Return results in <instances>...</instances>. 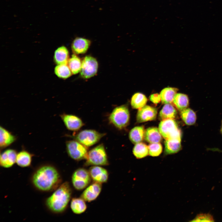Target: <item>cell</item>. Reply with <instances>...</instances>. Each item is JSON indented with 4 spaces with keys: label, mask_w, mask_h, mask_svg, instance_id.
Returning <instances> with one entry per match:
<instances>
[{
    "label": "cell",
    "mask_w": 222,
    "mask_h": 222,
    "mask_svg": "<svg viewBox=\"0 0 222 222\" xmlns=\"http://www.w3.org/2000/svg\"><path fill=\"white\" fill-rule=\"evenodd\" d=\"M17 138L4 127H0V147L3 149L9 146L16 140Z\"/></svg>",
    "instance_id": "obj_16"
},
{
    "label": "cell",
    "mask_w": 222,
    "mask_h": 222,
    "mask_svg": "<svg viewBox=\"0 0 222 222\" xmlns=\"http://www.w3.org/2000/svg\"><path fill=\"white\" fill-rule=\"evenodd\" d=\"M157 113V109L149 105H145L138 109L136 117L137 121L142 123L154 120Z\"/></svg>",
    "instance_id": "obj_11"
},
{
    "label": "cell",
    "mask_w": 222,
    "mask_h": 222,
    "mask_svg": "<svg viewBox=\"0 0 222 222\" xmlns=\"http://www.w3.org/2000/svg\"><path fill=\"white\" fill-rule=\"evenodd\" d=\"M177 112L172 105L165 104L160 111L159 117L162 120L174 119L176 116Z\"/></svg>",
    "instance_id": "obj_23"
},
{
    "label": "cell",
    "mask_w": 222,
    "mask_h": 222,
    "mask_svg": "<svg viewBox=\"0 0 222 222\" xmlns=\"http://www.w3.org/2000/svg\"><path fill=\"white\" fill-rule=\"evenodd\" d=\"M130 113L128 107L125 105L114 108L110 114V122L119 129H122L128 125L130 120Z\"/></svg>",
    "instance_id": "obj_4"
},
{
    "label": "cell",
    "mask_w": 222,
    "mask_h": 222,
    "mask_svg": "<svg viewBox=\"0 0 222 222\" xmlns=\"http://www.w3.org/2000/svg\"><path fill=\"white\" fill-rule=\"evenodd\" d=\"M85 201L81 197L72 198L70 203V208L72 212L77 214L84 212L87 208Z\"/></svg>",
    "instance_id": "obj_22"
},
{
    "label": "cell",
    "mask_w": 222,
    "mask_h": 222,
    "mask_svg": "<svg viewBox=\"0 0 222 222\" xmlns=\"http://www.w3.org/2000/svg\"><path fill=\"white\" fill-rule=\"evenodd\" d=\"M54 72L58 77L62 79L67 78L72 74L68 64L57 65L55 68Z\"/></svg>",
    "instance_id": "obj_30"
},
{
    "label": "cell",
    "mask_w": 222,
    "mask_h": 222,
    "mask_svg": "<svg viewBox=\"0 0 222 222\" xmlns=\"http://www.w3.org/2000/svg\"><path fill=\"white\" fill-rule=\"evenodd\" d=\"M86 160V166L108 165V157L103 144H100L91 150L88 153Z\"/></svg>",
    "instance_id": "obj_5"
},
{
    "label": "cell",
    "mask_w": 222,
    "mask_h": 222,
    "mask_svg": "<svg viewBox=\"0 0 222 222\" xmlns=\"http://www.w3.org/2000/svg\"><path fill=\"white\" fill-rule=\"evenodd\" d=\"M150 100L153 103L157 104L160 102L161 100L160 94L154 93L151 94L150 97Z\"/></svg>",
    "instance_id": "obj_33"
},
{
    "label": "cell",
    "mask_w": 222,
    "mask_h": 222,
    "mask_svg": "<svg viewBox=\"0 0 222 222\" xmlns=\"http://www.w3.org/2000/svg\"><path fill=\"white\" fill-rule=\"evenodd\" d=\"M33 156L28 151L23 149L17 153L16 163L21 167H29L31 165Z\"/></svg>",
    "instance_id": "obj_17"
},
{
    "label": "cell",
    "mask_w": 222,
    "mask_h": 222,
    "mask_svg": "<svg viewBox=\"0 0 222 222\" xmlns=\"http://www.w3.org/2000/svg\"><path fill=\"white\" fill-rule=\"evenodd\" d=\"M69 52L66 47L61 46L58 47L55 51L54 60L57 64H68L69 59Z\"/></svg>",
    "instance_id": "obj_19"
},
{
    "label": "cell",
    "mask_w": 222,
    "mask_h": 222,
    "mask_svg": "<svg viewBox=\"0 0 222 222\" xmlns=\"http://www.w3.org/2000/svg\"><path fill=\"white\" fill-rule=\"evenodd\" d=\"M98 63L96 59L90 56H86L82 61L80 75L85 79L90 78L97 73Z\"/></svg>",
    "instance_id": "obj_9"
},
{
    "label": "cell",
    "mask_w": 222,
    "mask_h": 222,
    "mask_svg": "<svg viewBox=\"0 0 222 222\" xmlns=\"http://www.w3.org/2000/svg\"><path fill=\"white\" fill-rule=\"evenodd\" d=\"M164 154L169 155L178 152L181 149V142L166 140L165 143Z\"/></svg>",
    "instance_id": "obj_25"
},
{
    "label": "cell",
    "mask_w": 222,
    "mask_h": 222,
    "mask_svg": "<svg viewBox=\"0 0 222 222\" xmlns=\"http://www.w3.org/2000/svg\"><path fill=\"white\" fill-rule=\"evenodd\" d=\"M105 135L93 130H82L72 138L87 147H90L98 142Z\"/></svg>",
    "instance_id": "obj_6"
},
{
    "label": "cell",
    "mask_w": 222,
    "mask_h": 222,
    "mask_svg": "<svg viewBox=\"0 0 222 222\" xmlns=\"http://www.w3.org/2000/svg\"><path fill=\"white\" fill-rule=\"evenodd\" d=\"M91 43L88 39L76 37L73 41L72 49L74 54H83L87 51Z\"/></svg>",
    "instance_id": "obj_15"
},
{
    "label": "cell",
    "mask_w": 222,
    "mask_h": 222,
    "mask_svg": "<svg viewBox=\"0 0 222 222\" xmlns=\"http://www.w3.org/2000/svg\"><path fill=\"white\" fill-rule=\"evenodd\" d=\"M180 115L183 121L187 125H193L196 122V114L191 109L187 108L181 111Z\"/></svg>",
    "instance_id": "obj_26"
},
{
    "label": "cell",
    "mask_w": 222,
    "mask_h": 222,
    "mask_svg": "<svg viewBox=\"0 0 222 222\" xmlns=\"http://www.w3.org/2000/svg\"><path fill=\"white\" fill-rule=\"evenodd\" d=\"M147 101V98L144 95L137 93L132 96L131 104L133 108L139 109L145 105Z\"/></svg>",
    "instance_id": "obj_27"
},
{
    "label": "cell",
    "mask_w": 222,
    "mask_h": 222,
    "mask_svg": "<svg viewBox=\"0 0 222 222\" xmlns=\"http://www.w3.org/2000/svg\"><path fill=\"white\" fill-rule=\"evenodd\" d=\"M17 153L13 149H8L1 153L0 165L2 167L9 168L16 163Z\"/></svg>",
    "instance_id": "obj_12"
},
{
    "label": "cell",
    "mask_w": 222,
    "mask_h": 222,
    "mask_svg": "<svg viewBox=\"0 0 222 222\" xmlns=\"http://www.w3.org/2000/svg\"><path fill=\"white\" fill-rule=\"evenodd\" d=\"M62 179L59 171L54 166L44 164L37 168L31 178L33 186L43 192L55 190L61 184Z\"/></svg>",
    "instance_id": "obj_1"
},
{
    "label": "cell",
    "mask_w": 222,
    "mask_h": 222,
    "mask_svg": "<svg viewBox=\"0 0 222 222\" xmlns=\"http://www.w3.org/2000/svg\"><path fill=\"white\" fill-rule=\"evenodd\" d=\"M82 61L75 54L72 55L69 59L68 65L72 74H76L80 72L81 69Z\"/></svg>",
    "instance_id": "obj_28"
},
{
    "label": "cell",
    "mask_w": 222,
    "mask_h": 222,
    "mask_svg": "<svg viewBox=\"0 0 222 222\" xmlns=\"http://www.w3.org/2000/svg\"><path fill=\"white\" fill-rule=\"evenodd\" d=\"M149 154L152 157L159 156L162 151V146L159 143H151L148 146Z\"/></svg>",
    "instance_id": "obj_31"
},
{
    "label": "cell",
    "mask_w": 222,
    "mask_h": 222,
    "mask_svg": "<svg viewBox=\"0 0 222 222\" xmlns=\"http://www.w3.org/2000/svg\"><path fill=\"white\" fill-rule=\"evenodd\" d=\"M144 138L150 144L159 143L162 139V135L158 129L154 127H150L146 130Z\"/></svg>",
    "instance_id": "obj_18"
},
{
    "label": "cell",
    "mask_w": 222,
    "mask_h": 222,
    "mask_svg": "<svg viewBox=\"0 0 222 222\" xmlns=\"http://www.w3.org/2000/svg\"><path fill=\"white\" fill-rule=\"evenodd\" d=\"M159 131L166 140L181 141V133L176 121L173 119L162 120L159 123Z\"/></svg>",
    "instance_id": "obj_3"
},
{
    "label": "cell",
    "mask_w": 222,
    "mask_h": 222,
    "mask_svg": "<svg viewBox=\"0 0 222 222\" xmlns=\"http://www.w3.org/2000/svg\"><path fill=\"white\" fill-rule=\"evenodd\" d=\"M221 131L222 133V125H221Z\"/></svg>",
    "instance_id": "obj_34"
},
{
    "label": "cell",
    "mask_w": 222,
    "mask_h": 222,
    "mask_svg": "<svg viewBox=\"0 0 222 222\" xmlns=\"http://www.w3.org/2000/svg\"><path fill=\"white\" fill-rule=\"evenodd\" d=\"M177 91V88L172 87H167L163 89L160 94L162 103L165 104L173 103Z\"/></svg>",
    "instance_id": "obj_20"
},
{
    "label": "cell",
    "mask_w": 222,
    "mask_h": 222,
    "mask_svg": "<svg viewBox=\"0 0 222 222\" xmlns=\"http://www.w3.org/2000/svg\"><path fill=\"white\" fill-rule=\"evenodd\" d=\"M101 189V183L95 182L86 188L82 194L81 197L85 201H92L98 197Z\"/></svg>",
    "instance_id": "obj_13"
},
{
    "label": "cell",
    "mask_w": 222,
    "mask_h": 222,
    "mask_svg": "<svg viewBox=\"0 0 222 222\" xmlns=\"http://www.w3.org/2000/svg\"><path fill=\"white\" fill-rule=\"evenodd\" d=\"M145 131L142 126L135 127L133 128L129 134V138L134 144L141 142L144 138Z\"/></svg>",
    "instance_id": "obj_21"
},
{
    "label": "cell",
    "mask_w": 222,
    "mask_h": 222,
    "mask_svg": "<svg viewBox=\"0 0 222 222\" xmlns=\"http://www.w3.org/2000/svg\"><path fill=\"white\" fill-rule=\"evenodd\" d=\"M46 199L45 204L52 212L60 214L67 207L71 199L72 190L68 182L62 183Z\"/></svg>",
    "instance_id": "obj_2"
},
{
    "label": "cell",
    "mask_w": 222,
    "mask_h": 222,
    "mask_svg": "<svg viewBox=\"0 0 222 222\" xmlns=\"http://www.w3.org/2000/svg\"><path fill=\"white\" fill-rule=\"evenodd\" d=\"M133 152L137 158H144L149 154L148 146L141 142L137 143L133 148Z\"/></svg>",
    "instance_id": "obj_29"
},
{
    "label": "cell",
    "mask_w": 222,
    "mask_h": 222,
    "mask_svg": "<svg viewBox=\"0 0 222 222\" xmlns=\"http://www.w3.org/2000/svg\"><path fill=\"white\" fill-rule=\"evenodd\" d=\"M66 146L67 153L72 158L76 161L86 159L88 153L87 147L78 141H67Z\"/></svg>",
    "instance_id": "obj_7"
},
{
    "label": "cell",
    "mask_w": 222,
    "mask_h": 222,
    "mask_svg": "<svg viewBox=\"0 0 222 222\" xmlns=\"http://www.w3.org/2000/svg\"><path fill=\"white\" fill-rule=\"evenodd\" d=\"M92 179L89 171L83 168H79L74 171L72 176V182L76 190H82L90 183Z\"/></svg>",
    "instance_id": "obj_8"
},
{
    "label": "cell",
    "mask_w": 222,
    "mask_h": 222,
    "mask_svg": "<svg viewBox=\"0 0 222 222\" xmlns=\"http://www.w3.org/2000/svg\"><path fill=\"white\" fill-rule=\"evenodd\" d=\"M173 103L179 110L182 111L187 108L189 100L187 95L181 93H177L174 99Z\"/></svg>",
    "instance_id": "obj_24"
},
{
    "label": "cell",
    "mask_w": 222,
    "mask_h": 222,
    "mask_svg": "<svg viewBox=\"0 0 222 222\" xmlns=\"http://www.w3.org/2000/svg\"><path fill=\"white\" fill-rule=\"evenodd\" d=\"M88 171L92 179L94 182L102 184L107 181L108 173L107 170L103 167L94 166L91 167Z\"/></svg>",
    "instance_id": "obj_14"
},
{
    "label": "cell",
    "mask_w": 222,
    "mask_h": 222,
    "mask_svg": "<svg viewBox=\"0 0 222 222\" xmlns=\"http://www.w3.org/2000/svg\"><path fill=\"white\" fill-rule=\"evenodd\" d=\"M60 117L67 129L69 130L77 131L84 125L81 119L75 115L63 113Z\"/></svg>",
    "instance_id": "obj_10"
},
{
    "label": "cell",
    "mask_w": 222,
    "mask_h": 222,
    "mask_svg": "<svg viewBox=\"0 0 222 222\" xmlns=\"http://www.w3.org/2000/svg\"><path fill=\"white\" fill-rule=\"evenodd\" d=\"M191 221L213 222L214 219L212 216L209 214L201 213L197 215Z\"/></svg>",
    "instance_id": "obj_32"
}]
</instances>
